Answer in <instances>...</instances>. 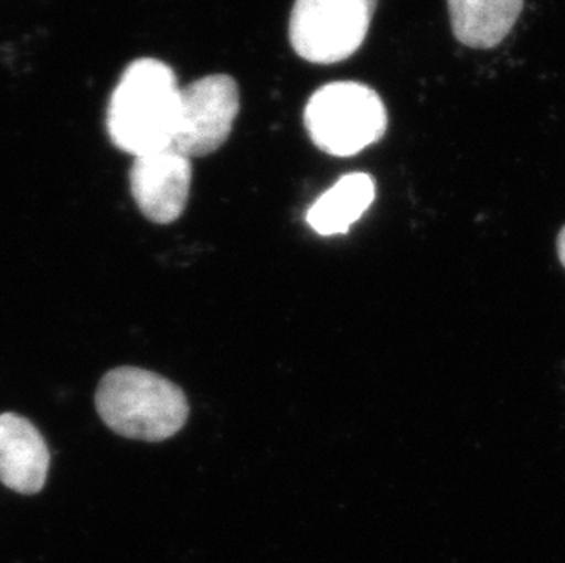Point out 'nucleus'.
<instances>
[{"instance_id": "nucleus-1", "label": "nucleus", "mask_w": 565, "mask_h": 563, "mask_svg": "<svg viewBox=\"0 0 565 563\" xmlns=\"http://www.w3.org/2000/svg\"><path fill=\"white\" fill-rule=\"evenodd\" d=\"M180 86L169 64L138 59L128 64L108 103V136L134 158L171 149Z\"/></svg>"}, {"instance_id": "nucleus-2", "label": "nucleus", "mask_w": 565, "mask_h": 563, "mask_svg": "<svg viewBox=\"0 0 565 563\" xmlns=\"http://www.w3.org/2000/svg\"><path fill=\"white\" fill-rule=\"evenodd\" d=\"M96 408L114 434L136 442H166L189 419L183 390L143 368L110 370L97 386Z\"/></svg>"}, {"instance_id": "nucleus-3", "label": "nucleus", "mask_w": 565, "mask_h": 563, "mask_svg": "<svg viewBox=\"0 0 565 563\" xmlns=\"http://www.w3.org/2000/svg\"><path fill=\"white\" fill-rule=\"evenodd\" d=\"M305 125L320 150L348 158L383 138L388 114L374 88L355 81H337L310 97Z\"/></svg>"}, {"instance_id": "nucleus-4", "label": "nucleus", "mask_w": 565, "mask_h": 563, "mask_svg": "<svg viewBox=\"0 0 565 563\" xmlns=\"http://www.w3.org/2000/svg\"><path fill=\"white\" fill-rule=\"evenodd\" d=\"M377 0H295L289 41L315 64L341 63L363 46Z\"/></svg>"}, {"instance_id": "nucleus-5", "label": "nucleus", "mask_w": 565, "mask_h": 563, "mask_svg": "<svg viewBox=\"0 0 565 563\" xmlns=\"http://www.w3.org/2000/svg\"><path fill=\"white\" fill-rule=\"evenodd\" d=\"M241 110V91L231 75H207L180 88L171 149L185 158L213 155L230 138Z\"/></svg>"}, {"instance_id": "nucleus-6", "label": "nucleus", "mask_w": 565, "mask_h": 563, "mask_svg": "<svg viewBox=\"0 0 565 563\" xmlns=\"http://www.w3.org/2000/svg\"><path fill=\"white\" fill-rule=\"evenodd\" d=\"M130 191L145 219L154 224L177 222L188 205L192 166L172 149L134 158Z\"/></svg>"}, {"instance_id": "nucleus-7", "label": "nucleus", "mask_w": 565, "mask_h": 563, "mask_svg": "<svg viewBox=\"0 0 565 563\" xmlns=\"http://www.w3.org/2000/svg\"><path fill=\"white\" fill-rule=\"evenodd\" d=\"M50 461L49 445L32 421L13 412L0 414V484L19 495H38Z\"/></svg>"}, {"instance_id": "nucleus-8", "label": "nucleus", "mask_w": 565, "mask_h": 563, "mask_svg": "<svg viewBox=\"0 0 565 563\" xmlns=\"http://www.w3.org/2000/svg\"><path fill=\"white\" fill-rule=\"evenodd\" d=\"M523 0H448L454 35L470 49H494L522 13Z\"/></svg>"}, {"instance_id": "nucleus-9", "label": "nucleus", "mask_w": 565, "mask_h": 563, "mask_svg": "<svg viewBox=\"0 0 565 563\" xmlns=\"http://www.w3.org/2000/svg\"><path fill=\"white\" fill-rule=\"evenodd\" d=\"M375 200L374 178L364 172L342 176L308 211V224L324 236L348 233Z\"/></svg>"}, {"instance_id": "nucleus-10", "label": "nucleus", "mask_w": 565, "mask_h": 563, "mask_svg": "<svg viewBox=\"0 0 565 563\" xmlns=\"http://www.w3.org/2000/svg\"><path fill=\"white\" fill-rule=\"evenodd\" d=\"M556 247H558V258H561L562 266L565 267V227L562 229L561 234H558Z\"/></svg>"}]
</instances>
